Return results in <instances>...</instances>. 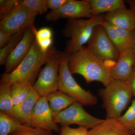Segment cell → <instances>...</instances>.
Wrapping results in <instances>:
<instances>
[{
	"instance_id": "6da1fadb",
	"label": "cell",
	"mask_w": 135,
	"mask_h": 135,
	"mask_svg": "<svg viewBox=\"0 0 135 135\" xmlns=\"http://www.w3.org/2000/svg\"><path fill=\"white\" fill-rule=\"evenodd\" d=\"M68 66L72 75H81L87 83L99 81L105 86L113 80L111 75L112 68L84 46L69 56Z\"/></svg>"
},
{
	"instance_id": "7a4b0ae2",
	"label": "cell",
	"mask_w": 135,
	"mask_h": 135,
	"mask_svg": "<svg viewBox=\"0 0 135 135\" xmlns=\"http://www.w3.org/2000/svg\"><path fill=\"white\" fill-rule=\"evenodd\" d=\"M57 51L52 46L47 52H43L35 38L24 59L11 73L2 74L1 82L12 84L22 81L29 80L33 84L41 68Z\"/></svg>"
},
{
	"instance_id": "3957f363",
	"label": "cell",
	"mask_w": 135,
	"mask_h": 135,
	"mask_svg": "<svg viewBox=\"0 0 135 135\" xmlns=\"http://www.w3.org/2000/svg\"><path fill=\"white\" fill-rule=\"evenodd\" d=\"M104 21V15L88 20L69 19L63 31L64 36L70 38L66 43L65 53L70 56L80 49L89 41L95 27Z\"/></svg>"
},
{
	"instance_id": "277c9868",
	"label": "cell",
	"mask_w": 135,
	"mask_h": 135,
	"mask_svg": "<svg viewBox=\"0 0 135 135\" xmlns=\"http://www.w3.org/2000/svg\"><path fill=\"white\" fill-rule=\"evenodd\" d=\"M99 90L103 100V107L106 112V119H118L133 96L127 81L112 80Z\"/></svg>"
},
{
	"instance_id": "5b68a950",
	"label": "cell",
	"mask_w": 135,
	"mask_h": 135,
	"mask_svg": "<svg viewBox=\"0 0 135 135\" xmlns=\"http://www.w3.org/2000/svg\"><path fill=\"white\" fill-rule=\"evenodd\" d=\"M69 55L62 52L59 68L58 90L84 105H95L97 98L89 91L82 88L75 81L68 66Z\"/></svg>"
},
{
	"instance_id": "8992f818",
	"label": "cell",
	"mask_w": 135,
	"mask_h": 135,
	"mask_svg": "<svg viewBox=\"0 0 135 135\" xmlns=\"http://www.w3.org/2000/svg\"><path fill=\"white\" fill-rule=\"evenodd\" d=\"M87 44L86 48L90 52L112 69L116 64L120 53L110 40L103 25L95 27Z\"/></svg>"
},
{
	"instance_id": "52a82bcc",
	"label": "cell",
	"mask_w": 135,
	"mask_h": 135,
	"mask_svg": "<svg viewBox=\"0 0 135 135\" xmlns=\"http://www.w3.org/2000/svg\"><path fill=\"white\" fill-rule=\"evenodd\" d=\"M62 52L57 51L45 64L33 87L41 97L58 91L59 68Z\"/></svg>"
},
{
	"instance_id": "ba28073f",
	"label": "cell",
	"mask_w": 135,
	"mask_h": 135,
	"mask_svg": "<svg viewBox=\"0 0 135 135\" xmlns=\"http://www.w3.org/2000/svg\"><path fill=\"white\" fill-rule=\"evenodd\" d=\"M21 4L17 6L1 20L0 31L11 35L24 31L30 25L34 23L38 12Z\"/></svg>"
},
{
	"instance_id": "9c48e42d",
	"label": "cell",
	"mask_w": 135,
	"mask_h": 135,
	"mask_svg": "<svg viewBox=\"0 0 135 135\" xmlns=\"http://www.w3.org/2000/svg\"><path fill=\"white\" fill-rule=\"evenodd\" d=\"M83 105L76 101L54 116V120L62 126L77 124L79 127L91 128L99 125L104 120L95 118L84 110Z\"/></svg>"
},
{
	"instance_id": "30bf717a",
	"label": "cell",
	"mask_w": 135,
	"mask_h": 135,
	"mask_svg": "<svg viewBox=\"0 0 135 135\" xmlns=\"http://www.w3.org/2000/svg\"><path fill=\"white\" fill-rule=\"evenodd\" d=\"M91 5L90 0H68L60 8L51 10L46 15L48 21H55L60 18L79 19L81 18L92 17Z\"/></svg>"
},
{
	"instance_id": "8fae6325",
	"label": "cell",
	"mask_w": 135,
	"mask_h": 135,
	"mask_svg": "<svg viewBox=\"0 0 135 135\" xmlns=\"http://www.w3.org/2000/svg\"><path fill=\"white\" fill-rule=\"evenodd\" d=\"M36 31L34 23L30 25L25 30L22 38L7 59L5 73H11L24 59L35 40Z\"/></svg>"
},
{
	"instance_id": "7c38bea8",
	"label": "cell",
	"mask_w": 135,
	"mask_h": 135,
	"mask_svg": "<svg viewBox=\"0 0 135 135\" xmlns=\"http://www.w3.org/2000/svg\"><path fill=\"white\" fill-rule=\"evenodd\" d=\"M31 126L52 132L59 131L47 98L40 97L36 102L32 113Z\"/></svg>"
},
{
	"instance_id": "4fadbf2b",
	"label": "cell",
	"mask_w": 135,
	"mask_h": 135,
	"mask_svg": "<svg viewBox=\"0 0 135 135\" xmlns=\"http://www.w3.org/2000/svg\"><path fill=\"white\" fill-rule=\"evenodd\" d=\"M40 97L32 86L26 98L20 103L14 105L12 110L6 114L23 125L31 126L33 110Z\"/></svg>"
},
{
	"instance_id": "5bb4252c",
	"label": "cell",
	"mask_w": 135,
	"mask_h": 135,
	"mask_svg": "<svg viewBox=\"0 0 135 135\" xmlns=\"http://www.w3.org/2000/svg\"><path fill=\"white\" fill-rule=\"evenodd\" d=\"M135 68V54L133 50L120 54L116 64L112 68L111 75L113 80L127 81Z\"/></svg>"
},
{
	"instance_id": "9a60e30c",
	"label": "cell",
	"mask_w": 135,
	"mask_h": 135,
	"mask_svg": "<svg viewBox=\"0 0 135 135\" xmlns=\"http://www.w3.org/2000/svg\"><path fill=\"white\" fill-rule=\"evenodd\" d=\"M104 20L116 27L129 31L135 30V14L126 7L107 13Z\"/></svg>"
},
{
	"instance_id": "2e32d148",
	"label": "cell",
	"mask_w": 135,
	"mask_h": 135,
	"mask_svg": "<svg viewBox=\"0 0 135 135\" xmlns=\"http://www.w3.org/2000/svg\"><path fill=\"white\" fill-rule=\"evenodd\" d=\"M88 135H133L118 119L110 118L89 131Z\"/></svg>"
},
{
	"instance_id": "e0dca14e",
	"label": "cell",
	"mask_w": 135,
	"mask_h": 135,
	"mask_svg": "<svg viewBox=\"0 0 135 135\" xmlns=\"http://www.w3.org/2000/svg\"><path fill=\"white\" fill-rule=\"evenodd\" d=\"M47 98L53 117L77 101L74 98L59 90Z\"/></svg>"
},
{
	"instance_id": "ac0fdd59",
	"label": "cell",
	"mask_w": 135,
	"mask_h": 135,
	"mask_svg": "<svg viewBox=\"0 0 135 135\" xmlns=\"http://www.w3.org/2000/svg\"><path fill=\"white\" fill-rule=\"evenodd\" d=\"M92 17L126 7L123 0H90Z\"/></svg>"
},
{
	"instance_id": "d6986e66",
	"label": "cell",
	"mask_w": 135,
	"mask_h": 135,
	"mask_svg": "<svg viewBox=\"0 0 135 135\" xmlns=\"http://www.w3.org/2000/svg\"><path fill=\"white\" fill-rule=\"evenodd\" d=\"M33 85L29 80L22 81L12 84L11 97L14 105L20 103L26 98Z\"/></svg>"
},
{
	"instance_id": "ffe728a7",
	"label": "cell",
	"mask_w": 135,
	"mask_h": 135,
	"mask_svg": "<svg viewBox=\"0 0 135 135\" xmlns=\"http://www.w3.org/2000/svg\"><path fill=\"white\" fill-rule=\"evenodd\" d=\"M12 84L1 82L0 85V112L7 113L14 105L11 97Z\"/></svg>"
},
{
	"instance_id": "44dd1931",
	"label": "cell",
	"mask_w": 135,
	"mask_h": 135,
	"mask_svg": "<svg viewBox=\"0 0 135 135\" xmlns=\"http://www.w3.org/2000/svg\"><path fill=\"white\" fill-rule=\"evenodd\" d=\"M23 125L15 118L0 112V135H9Z\"/></svg>"
},
{
	"instance_id": "7402d4cb",
	"label": "cell",
	"mask_w": 135,
	"mask_h": 135,
	"mask_svg": "<svg viewBox=\"0 0 135 135\" xmlns=\"http://www.w3.org/2000/svg\"><path fill=\"white\" fill-rule=\"evenodd\" d=\"M24 32H20L12 35L8 43L0 49V65H5L8 56L20 41Z\"/></svg>"
},
{
	"instance_id": "603a6c76",
	"label": "cell",
	"mask_w": 135,
	"mask_h": 135,
	"mask_svg": "<svg viewBox=\"0 0 135 135\" xmlns=\"http://www.w3.org/2000/svg\"><path fill=\"white\" fill-rule=\"evenodd\" d=\"M118 119L132 135L135 134V99L126 113Z\"/></svg>"
},
{
	"instance_id": "cb8c5ba5",
	"label": "cell",
	"mask_w": 135,
	"mask_h": 135,
	"mask_svg": "<svg viewBox=\"0 0 135 135\" xmlns=\"http://www.w3.org/2000/svg\"><path fill=\"white\" fill-rule=\"evenodd\" d=\"M110 40L120 53L128 51L121 40L115 27L109 22L104 21L103 24Z\"/></svg>"
},
{
	"instance_id": "d4e9b609",
	"label": "cell",
	"mask_w": 135,
	"mask_h": 135,
	"mask_svg": "<svg viewBox=\"0 0 135 135\" xmlns=\"http://www.w3.org/2000/svg\"><path fill=\"white\" fill-rule=\"evenodd\" d=\"M114 27L127 50H133L135 43V30L129 31Z\"/></svg>"
},
{
	"instance_id": "484cf974",
	"label": "cell",
	"mask_w": 135,
	"mask_h": 135,
	"mask_svg": "<svg viewBox=\"0 0 135 135\" xmlns=\"http://www.w3.org/2000/svg\"><path fill=\"white\" fill-rule=\"evenodd\" d=\"M9 135H54L53 132L31 126L23 125Z\"/></svg>"
},
{
	"instance_id": "4316f807",
	"label": "cell",
	"mask_w": 135,
	"mask_h": 135,
	"mask_svg": "<svg viewBox=\"0 0 135 135\" xmlns=\"http://www.w3.org/2000/svg\"><path fill=\"white\" fill-rule=\"evenodd\" d=\"M22 4L41 15L46 13L49 8L47 0H24Z\"/></svg>"
},
{
	"instance_id": "83f0119b",
	"label": "cell",
	"mask_w": 135,
	"mask_h": 135,
	"mask_svg": "<svg viewBox=\"0 0 135 135\" xmlns=\"http://www.w3.org/2000/svg\"><path fill=\"white\" fill-rule=\"evenodd\" d=\"M22 1L19 0H1L0 19H3L17 6L21 4Z\"/></svg>"
},
{
	"instance_id": "f1b7e54d",
	"label": "cell",
	"mask_w": 135,
	"mask_h": 135,
	"mask_svg": "<svg viewBox=\"0 0 135 135\" xmlns=\"http://www.w3.org/2000/svg\"><path fill=\"white\" fill-rule=\"evenodd\" d=\"M88 129L82 127L72 128L69 126H62L60 129V135H88Z\"/></svg>"
},
{
	"instance_id": "f546056e",
	"label": "cell",
	"mask_w": 135,
	"mask_h": 135,
	"mask_svg": "<svg viewBox=\"0 0 135 135\" xmlns=\"http://www.w3.org/2000/svg\"><path fill=\"white\" fill-rule=\"evenodd\" d=\"M53 32L50 28L43 27L37 30L35 33V39L40 40L44 38H52Z\"/></svg>"
},
{
	"instance_id": "4dcf8cb0",
	"label": "cell",
	"mask_w": 135,
	"mask_h": 135,
	"mask_svg": "<svg viewBox=\"0 0 135 135\" xmlns=\"http://www.w3.org/2000/svg\"><path fill=\"white\" fill-rule=\"evenodd\" d=\"M68 0H47L48 7L52 10H56L62 7Z\"/></svg>"
},
{
	"instance_id": "1f68e13d",
	"label": "cell",
	"mask_w": 135,
	"mask_h": 135,
	"mask_svg": "<svg viewBox=\"0 0 135 135\" xmlns=\"http://www.w3.org/2000/svg\"><path fill=\"white\" fill-rule=\"evenodd\" d=\"M12 35L0 31V48H2L8 43Z\"/></svg>"
},
{
	"instance_id": "d6a6232c",
	"label": "cell",
	"mask_w": 135,
	"mask_h": 135,
	"mask_svg": "<svg viewBox=\"0 0 135 135\" xmlns=\"http://www.w3.org/2000/svg\"><path fill=\"white\" fill-rule=\"evenodd\" d=\"M127 82L130 88L133 96L135 97V68Z\"/></svg>"
},
{
	"instance_id": "836d02e7",
	"label": "cell",
	"mask_w": 135,
	"mask_h": 135,
	"mask_svg": "<svg viewBox=\"0 0 135 135\" xmlns=\"http://www.w3.org/2000/svg\"><path fill=\"white\" fill-rule=\"evenodd\" d=\"M124 1L128 4L130 8L129 9L135 14V0H126Z\"/></svg>"
},
{
	"instance_id": "e575fe53",
	"label": "cell",
	"mask_w": 135,
	"mask_h": 135,
	"mask_svg": "<svg viewBox=\"0 0 135 135\" xmlns=\"http://www.w3.org/2000/svg\"><path fill=\"white\" fill-rule=\"evenodd\" d=\"M133 52H134V53L135 54V41L134 45V48H133Z\"/></svg>"
}]
</instances>
